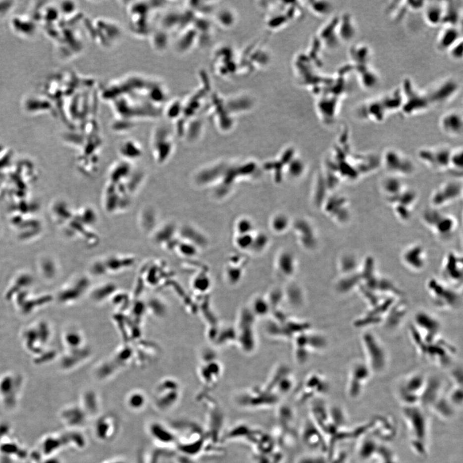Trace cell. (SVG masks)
Returning a JSON list of instances; mask_svg holds the SVG:
<instances>
[{"mask_svg":"<svg viewBox=\"0 0 463 463\" xmlns=\"http://www.w3.org/2000/svg\"><path fill=\"white\" fill-rule=\"evenodd\" d=\"M404 412L410 435L411 447L419 456H423L426 454L428 438L427 417L417 406L406 407Z\"/></svg>","mask_w":463,"mask_h":463,"instance_id":"6da1fadb","label":"cell"},{"mask_svg":"<svg viewBox=\"0 0 463 463\" xmlns=\"http://www.w3.org/2000/svg\"><path fill=\"white\" fill-rule=\"evenodd\" d=\"M423 221L428 229L441 240H449L454 236L458 227L457 220L451 214L432 207L423 214Z\"/></svg>","mask_w":463,"mask_h":463,"instance_id":"7a4b0ae2","label":"cell"},{"mask_svg":"<svg viewBox=\"0 0 463 463\" xmlns=\"http://www.w3.org/2000/svg\"><path fill=\"white\" fill-rule=\"evenodd\" d=\"M433 305L443 310L457 309L462 303V297L455 288L440 280L430 279L426 286Z\"/></svg>","mask_w":463,"mask_h":463,"instance_id":"3957f363","label":"cell"},{"mask_svg":"<svg viewBox=\"0 0 463 463\" xmlns=\"http://www.w3.org/2000/svg\"><path fill=\"white\" fill-rule=\"evenodd\" d=\"M366 363L372 372H381L386 367L387 354L382 342L373 333L366 331L361 337Z\"/></svg>","mask_w":463,"mask_h":463,"instance_id":"277c9868","label":"cell"},{"mask_svg":"<svg viewBox=\"0 0 463 463\" xmlns=\"http://www.w3.org/2000/svg\"><path fill=\"white\" fill-rule=\"evenodd\" d=\"M380 164L389 176L400 178L411 176L415 171L412 160L395 149L385 150L380 158Z\"/></svg>","mask_w":463,"mask_h":463,"instance_id":"5b68a950","label":"cell"},{"mask_svg":"<svg viewBox=\"0 0 463 463\" xmlns=\"http://www.w3.org/2000/svg\"><path fill=\"white\" fill-rule=\"evenodd\" d=\"M428 379L420 374L407 377L400 383L398 389V397L406 407L416 406L427 383Z\"/></svg>","mask_w":463,"mask_h":463,"instance_id":"8992f818","label":"cell"},{"mask_svg":"<svg viewBox=\"0 0 463 463\" xmlns=\"http://www.w3.org/2000/svg\"><path fill=\"white\" fill-rule=\"evenodd\" d=\"M452 150L446 146L421 149L418 158L426 167L434 171H449Z\"/></svg>","mask_w":463,"mask_h":463,"instance_id":"52a82bcc","label":"cell"},{"mask_svg":"<svg viewBox=\"0 0 463 463\" xmlns=\"http://www.w3.org/2000/svg\"><path fill=\"white\" fill-rule=\"evenodd\" d=\"M402 91L403 104L401 110L406 115H412L423 111L430 105L425 93L422 94L417 91L410 81L406 80L405 82Z\"/></svg>","mask_w":463,"mask_h":463,"instance_id":"ba28073f","label":"cell"},{"mask_svg":"<svg viewBox=\"0 0 463 463\" xmlns=\"http://www.w3.org/2000/svg\"><path fill=\"white\" fill-rule=\"evenodd\" d=\"M372 373L373 372L365 362H355L351 368L349 375L347 387L349 397L352 399L358 398L369 382Z\"/></svg>","mask_w":463,"mask_h":463,"instance_id":"9c48e42d","label":"cell"},{"mask_svg":"<svg viewBox=\"0 0 463 463\" xmlns=\"http://www.w3.org/2000/svg\"><path fill=\"white\" fill-rule=\"evenodd\" d=\"M462 183L458 180L443 183L437 187L430 196L432 207L440 208L449 206L462 197Z\"/></svg>","mask_w":463,"mask_h":463,"instance_id":"30bf717a","label":"cell"},{"mask_svg":"<svg viewBox=\"0 0 463 463\" xmlns=\"http://www.w3.org/2000/svg\"><path fill=\"white\" fill-rule=\"evenodd\" d=\"M417 200L416 192L406 187L400 195L388 202L396 217L400 220L407 222L412 216Z\"/></svg>","mask_w":463,"mask_h":463,"instance_id":"8fae6325","label":"cell"},{"mask_svg":"<svg viewBox=\"0 0 463 463\" xmlns=\"http://www.w3.org/2000/svg\"><path fill=\"white\" fill-rule=\"evenodd\" d=\"M442 281L457 289L462 285L463 260L458 253L452 252L447 254L442 263Z\"/></svg>","mask_w":463,"mask_h":463,"instance_id":"7c38bea8","label":"cell"},{"mask_svg":"<svg viewBox=\"0 0 463 463\" xmlns=\"http://www.w3.org/2000/svg\"><path fill=\"white\" fill-rule=\"evenodd\" d=\"M402 263L412 272H421L427 264V253L423 245L414 243L407 247L401 255Z\"/></svg>","mask_w":463,"mask_h":463,"instance_id":"4fadbf2b","label":"cell"},{"mask_svg":"<svg viewBox=\"0 0 463 463\" xmlns=\"http://www.w3.org/2000/svg\"><path fill=\"white\" fill-rule=\"evenodd\" d=\"M459 90V85L454 79H448L439 82L425 93L431 104H443L451 99Z\"/></svg>","mask_w":463,"mask_h":463,"instance_id":"5bb4252c","label":"cell"},{"mask_svg":"<svg viewBox=\"0 0 463 463\" xmlns=\"http://www.w3.org/2000/svg\"><path fill=\"white\" fill-rule=\"evenodd\" d=\"M153 141V154L156 162L159 164H163L169 160L173 154V141L172 137L167 133H165V135L162 136L157 133Z\"/></svg>","mask_w":463,"mask_h":463,"instance_id":"9a60e30c","label":"cell"},{"mask_svg":"<svg viewBox=\"0 0 463 463\" xmlns=\"http://www.w3.org/2000/svg\"><path fill=\"white\" fill-rule=\"evenodd\" d=\"M439 126L443 133L451 137H458L463 133V121L462 114L457 111H450L442 115Z\"/></svg>","mask_w":463,"mask_h":463,"instance_id":"2e32d148","label":"cell"},{"mask_svg":"<svg viewBox=\"0 0 463 463\" xmlns=\"http://www.w3.org/2000/svg\"><path fill=\"white\" fill-rule=\"evenodd\" d=\"M387 113L388 112L380 99L368 101L361 105L360 107L359 114L364 119L380 122L386 117Z\"/></svg>","mask_w":463,"mask_h":463,"instance_id":"e0dca14e","label":"cell"},{"mask_svg":"<svg viewBox=\"0 0 463 463\" xmlns=\"http://www.w3.org/2000/svg\"><path fill=\"white\" fill-rule=\"evenodd\" d=\"M117 420L112 415H104L99 419L96 424V436L101 441L111 440L117 434Z\"/></svg>","mask_w":463,"mask_h":463,"instance_id":"ac0fdd59","label":"cell"},{"mask_svg":"<svg viewBox=\"0 0 463 463\" xmlns=\"http://www.w3.org/2000/svg\"><path fill=\"white\" fill-rule=\"evenodd\" d=\"M437 39V47L441 51H447L459 41L462 40L459 27L443 26Z\"/></svg>","mask_w":463,"mask_h":463,"instance_id":"d6986e66","label":"cell"},{"mask_svg":"<svg viewBox=\"0 0 463 463\" xmlns=\"http://www.w3.org/2000/svg\"><path fill=\"white\" fill-rule=\"evenodd\" d=\"M357 26L350 15L345 14L338 20L337 33L340 42H349L356 37Z\"/></svg>","mask_w":463,"mask_h":463,"instance_id":"ffe728a7","label":"cell"},{"mask_svg":"<svg viewBox=\"0 0 463 463\" xmlns=\"http://www.w3.org/2000/svg\"><path fill=\"white\" fill-rule=\"evenodd\" d=\"M423 18L432 27L442 25L444 16V2H434L424 6Z\"/></svg>","mask_w":463,"mask_h":463,"instance_id":"44dd1931","label":"cell"},{"mask_svg":"<svg viewBox=\"0 0 463 463\" xmlns=\"http://www.w3.org/2000/svg\"><path fill=\"white\" fill-rule=\"evenodd\" d=\"M382 180L380 185L381 191L387 202L400 195L406 188L400 178L389 175Z\"/></svg>","mask_w":463,"mask_h":463,"instance_id":"7402d4cb","label":"cell"},{"mask_svg":"<svg viewBox=\"0 0 463 463\" xmlns=\"http://www.w3.org/2000/svg\"><path fill=\"white\" fill-rule=\"evenodd\" d=\"M352 61L359 66H367L371 57V52L369 47L365 45H357L352 47L350 51Z\"/></svg>","mask_w":463,"mask_h":463,"instance_id":"603a6c76","label":"cell"},{"mask_svg":"<svg viewBox=\"0 0 463 463\" xmlns=\"http://www.w3.org/2000/svg\"><path fill=\"white\" fill-rule=\"evenodd\" d=\"M153 438L159 443L171 444L175 442V434L161 424L154 423L150 426Z\"/></svg>","mask_w":463,"mask_h":463,"instance_id":"cb8c5ba5","label":"cell"},{"mask_svg":"<svg viewBox=\"0 0 463 463\" xmlns=\"http://www.w3.org/2000/svg\"><path fill=\"white\" fill-rule=\"evenodd\" d=\"M359 80L361 85L367 89L374 88L378 83L379 78L376 73L367 66H359Z\"/></svg>","mask_w":463,"mask_h":463,"instance_id":"d4e9b609","label":"cell"},{"mask_svg":"<svg viewBox=\"0 0 463 463\" xmlns=\"http://www.w3.org/2000/svg\"><path fill=\"white\" fill-rule=\"evenodd\" d=\"M120 154L125 161H130L139 158L142 155L141 146L136 142L127 141L122 144L120 148Z\"/></svg>","mask_w":463,"mask_h":463,"instance_id":"484cf974","label":"cell"},{"mask_svg":"<svg viewBox=\"0 0 463 463\" xmlns=\"http://www.w3.org/2000/svg\"><path fill=\"white\" fill-rule=\"evenodd\" d=\"M146 404L145 396L142 393H133L127 398V406L132 411H141L145 408Z\"/></svg>","mask_w":463,"mask_h":463,"instance_id":"4316f807","label":"cell"},{"mask_svg":"<svg viewBox=\"0 0 463 463\" xmlns=\"http://www.w3.org/2000/svg\"><path fill=\"white\" fill-rule=\"evenodd\" d=\"M463 40L459 41L447 51L450 57L454 60L462 59L463 57Z\"/></svg>","mask_w":463,"mask_h":463,"instance_id":"83f0119b","label":"cell"},{"mask_svg":"<svg viewBox=\"0 0 463 463\" xmlns=\"http://www.w3.org/2000/svg\"><path fill=\"white\" fill-rule=\"evenodd\" d=\"M107 463H125L120 462V461H113V462H107Z\"/></svg>","mask_w":463,"mask_h":463,"instance_id":"f1b7e54d","label":"cell"},{"mask_svg":"<svg viewBox=\"0 0 463 463\" xmlns=\"http://www.w3.org/2000/svg\"><path fill=\"white\" fill-rule=\"evenodd\" d=\"M119 189H120V190L121 191L122 190V188L121 187H119ZM122 192H124V193H126L127 191H126V189H124V191H122Z\"/></svg>","mask_w":463,"mask_h":463,"instance_id":"f546056e","label":"cell"}]
</instances>
